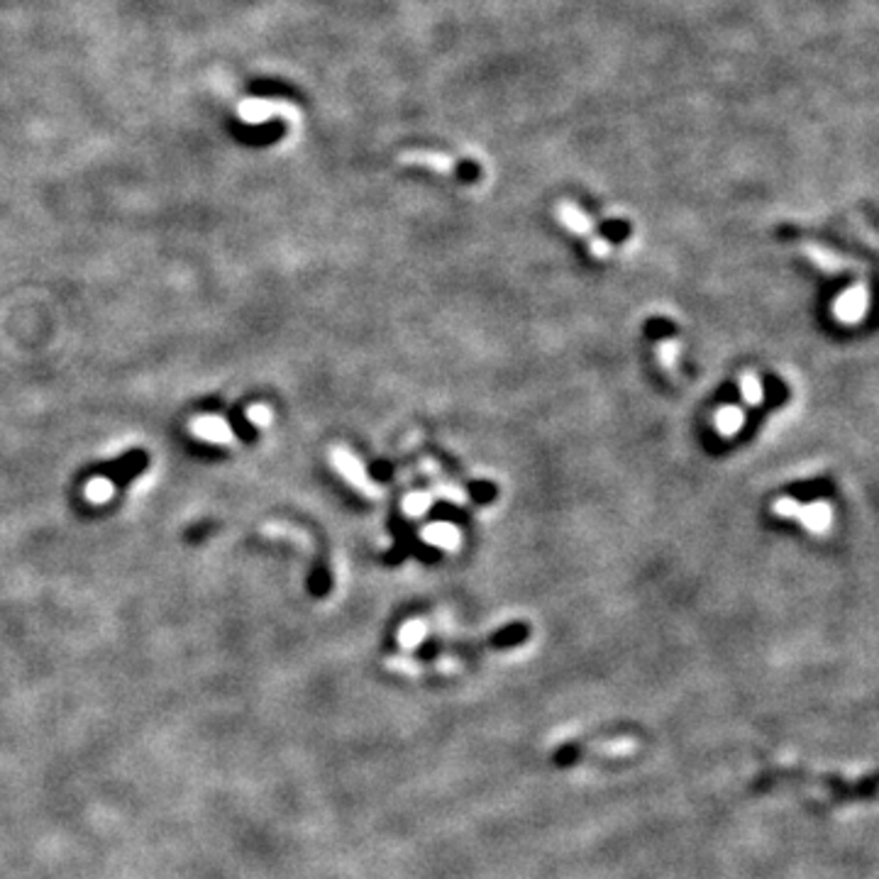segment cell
I'll return each instance as SVG.
<instances>
[{
  "instance_id": "1",
  "label": "cell",
  "mask_w": 879,
  "mask_h": 879,
  "mask_svg": "<svg viewBox=\"0 0 879 879\" xmlns=\"http://www.w3.org/2000/svg\"><path fill=\"white\" fill-rule=\"evenodd\" d=\"M816 786V790H826L830 794L833 804L853 802V798H872L875 796V778L870 774L862 784L860 782H846L833 778V774H814L806 770H786V768H772L768 772H762L760 778L752 784V790L770 792L772 786Z\"/></svg>"
},
{
  "instance_id": "2",
  "label": "cell",
  "mask_w": 879,
  "mask_h": 879,
  "mask_svg": "<svg viewBox=\"0 0 879 879\" xmlns=\"http://www.w3.org/2000/svg\"><path fill=\"white\" fill-rule=\"evenodd\" d=\"M330 462H333V467L342 474V479H345L347 484L355 486L357 491H362L364 496H372V499L382 496L379 486H376L372 479L367 476V470H364V464L347 448H333V450H330Z\"/></svg>"
},
{
  "instance_id": "3",
  "label": "cell",
  "mask_w": 879,
  "mask_h": 879,
  "mask_svg": "<svg viewBox=\"0 0 879 879\" xmlns=\"http://www.w3.org/2000/svg\"><path fill=\"white\" fill-rule=\"evenodd\" d=\"M867 305H870V296H867L865 287H853L846 293L840 296V299L833 303V313L840 323L846 325H855L860 323L865 313H867Z\"/></svg>"
},
{
  "instance_id": "4",
  "label": "cell",
  "mask_w": 879,
  "mask_h": 879,
  "mask_svg": "<svg viewBox=\"0 0 879 879\" xmlns=\"http://www.w3.org/2000/svg\"><path fill=\"white\" fill-rule=\"evenodd\" d=\"M191 432L205 442L215 444H235V432L221 416H201L191 424Z\"/></svg>"
},
{
  "instance_id": "5",
  "label": "cell",
  "mask_w": 879,
  "mask_h": 879,
  "mask_svg": "<svg viewBox=\"0 0 879 879\" xmlns=\"http://www.w3.org/2000/svg\"><path fill=\"white\" fill-rule=\"evenodd\" d=\"M420 538H424L428 545H436L440 550H448V553H457L462 545V533L457 530V525L452 523H430L426 525L424 530H420Z\"/></svg>"
},
{
  "instance_id": "6",
  "label": "cell",
  "mask_w": 879,
  "mask_h": 879,
  "mask_svg": "<svg viewBox=\"0 0 879 879\" xmlns=\"http://www.w3.org/2000/svg\"><path fill=\"white\" fill-rule=\"evenodd\" d=\"M798 523H804V528L814 535H826L833 525V511L826 501H814V504H802V511L796 516Z\"/></svg>"
},
{
  "instance_id": "7",
  "label": "cell",
  "mask_w": 879,
  "mask_h": 879,
  "mask_svg": "<svg viewBox=\"0 0 879 879\" xmlns=\"http://www.w3.org/2000/svg\"><path fill=\"white\" fill-rule=\"evenodd\" d=\"M802 253H804L808 259H812L818 269H824V271H828V274L848 271V269L855 267V261L843 259L840 255L830 253V249L821 247V245H814V243H806V245L802 247Z\"/></svg>"
},
{
  "instance_id": "8",
  "label": "cell",
  "mask_w": 879,
  "mask_h": 879,
  "mask_svg": "<svg viewBox=\"0 0 879 879\" xmlns=\"http://www.w3.org/2000/svg\"><path fill=\"white\" fill-rule=\"evenodd\" d=\"M557 218H559V223L567 227V231H572L579 237H589L593 233L591 218L585 211L577 208L575 203H567V201L559 203L557 205Z\"/></svg>"
},
{
  "instance_id": "9",
  "label": "cell",
  "mask_w": 879,
  "mask_h": 879,
  "mask_svg": "<svg viewBox=\"0 0 879 879\" xmlns=\"http://www.w3.org/2000/svg\"><path fill=\"white\" fill-rule=\"evenodd\" d=\"M714 424H716V430L721 432L723 438H733V436H738V430L746 426V410L738 406L718 408Z\"/></svg>"
},
{
  "instance_id": "10",
  "label": "cell",
  "mask_w": 879,
  "mask_h": 879,
  "mask_svg": "<svg viewBox=\"0 0 879 879\" xmlns=\"http://www.w3.org/2000/svg\"><path fill=\"white\" fill-rule=\"evenodd\" d=\"M740 396H743V401L748 406H760L762 404V398H764L762 382L752 372L740 376Z\"/></svg>"
},
{
  "instance_id": "11",
  "label": "cell",
  "mask_w": 879,
  "mask_h": 879,
  "mask_svg": "<svg viewBox=\"0 0 879 879\" xmlns=\"http://www.w3.org/2000/svg\"><path fill=\"white\" fill-rule=\"evenodd\" d=\"M430 506H432V494H428V491H414V494H408L404 499V513L410 518H420L424 513H428Z\"/></svg>"
},
{
  "instance_id": "12",
  "label": "cell",
  "mask_w": 879,
  "mask_h": 879,
  "mask_svg": "<svg viewBox=\"0 0 879 879\" xmlns=\"http://www.w3.org/2000/svg\"><path fill=\"white\" fill-rule=\"evenodd\" d=\"M112 494H116V484L110 479H94L86 486V499L90 504H106V501L112 499Z\"/></svg>"
},
{
  "instance_id": "13",
  "label": "cell",
  "mask_w": 879,
  "mask_h": 879,
  "mask_svg": "<svg viewBox=\"0 0 879 879\" xmlns=\"http://www.w3.org/2000/svg\"><path fill=\"white\" fill-rule=\"evenodd\" d=\"M657 360L669 374H675L677 372V360H679V342L662 340L660 345H657Z\"/></svg>"
},
{
  "instance_id": "14",
  "label": "cell",
  "mask_w": 879,
  "mask_h": 879,
  "mask_svg": "<svg viewBox=\"0 0 879 879\" xmlns=\"http://www.w3.org/2000/svg\"><path fill=\"white\" fill-rule=\"evenodd\" d=\"M249 94L261 96V98H291L293 90L287 84H279V82H257L249 86Z\"/></svg>"
},
{
  "instance_id": "15",
  "label": "cell",
  "mask_w": 879,
  "mask_h": 879,
  "mask_svg": "<svg viewBox=\"0 0 879 879\" xmlns=\"http://www.w3.org/2000/svg\"><path fill=\"white\" fill-rule=\"evenodd\" d=\"M426 637V625L420 621H410L401 628V633H398V641H401L404 647H416L420 641Z\"/></svg>"
},
{
  "instance_id": "16",
  "label": "cell",
  "mask_w": 879,
  "mask_h": 879,
  "mask_svg": "<svg viewBox=\"0 0 879 879\" xmlns=\"http://www.w3.org/2000/svg\"><path fill=\"white\" fill-rule=\"evenodd\" d=\"M408 159H414V162H424L438 171H452V167H454L452 159L442 157V154H408Z\"/></svg>"
},
{
  "instance_id": "17",
  "label": "cell",
  "mask_w": 879,
  "mask_h": 879,
  "mask_svg": "<svg viewBox=\"0 0 879 879\" xmlns=\"http://www.w3.org/2000/svg\"><path fill=\"white\" fill-rule=\"evenodd\" d=\"M772 511H774V516L794 518V521H796L798 511H802V504H798V501H794V499H780V501H774Z\"/></svg>"
},
{
  "instance_id": "18",
  "label": "cell",
  "mask_w": 879,
  "mask_h": 879,
  "mask_svg": "<svg viewBox=\"0 0 879 879\" xmlns=\"http://www.w3.org/2000/svg\"><path fill=\"white\" fill-rule=\"evenodd\" d=\"M436 489H438V496L452 501V504H467V494H464V491H462L460 486H457V484H444V482H440Z\"/></svg>"
},
{
  "instance_id": "19",
  "label": "cell",
  "mask_w": 879,
  "mask_h": 879,
  "mask_svg": "<svg viewBox=\"0 0 879 879\" xmlns=\"http://www.w3.org/2000/svg\"><path fill=\"white\" fill-rule=\"evenodd\" d=\"M247 420L259 428H267L271 424V410L267 406H253L247 410Z\"/></svg>"
},
{
  "instance_id": "20",
  "label": "cell",
  "mask_w": 879,
  "mask_h": 879,
  "mask_svg": "<svg viewBox=\"0 0 879 879\" xmlns=\"http://www.w3.org/2000/svg\"><path fill=\"white\" fill-rule=\"evenodd\" d=\"M591 255L597 257V259H607V257L611 255V245L607 243V239L593 237V239H591Z\"/></svg>"
}]
</instances>
